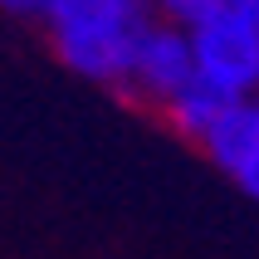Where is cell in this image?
I'll return each mask as SVG.
<instances>
[{"mask_svg":"<svg viewBox=\"0 0 259 259\" xmlns=\"http://www.w3.org/2000/svg\"><path fill=\"white\" fill-rule=\"evenodd\" d=\"M54 54L93 83H127L132 54L152 20V0H54L44 10Z\"/></svg>","mask_w":259,"mask_h":259,"instance_id":"obj_1","label":"cell"},{"mask_svg":"<svg viewBox=\"0 0 259 259\" xmlns=\"http://www.w3.org/2000/svg\"><path fill=\"white\" fill-rule=\"evenodd\" d=\"M191 49H196V78L215 83L235 103H254L259 93V15L220 5L191 25Z\"/></svg>","mask_w":259,"mask_h":259,"instance_id":"obj_2","label":"cell"},{"mask_svg":"<svg viewBox=\"0 0 259 259\" xmlns=\"http://www.w3.org/2000/svg\"><path fill=\"white\" fill-rule=\"evenodd\" d=\"M196 83V49H191V29L181 25H152L137 44V54H132V69H127V83L132 98H147L166 108V103L181 93V88Z\"/></svg>","mask_w":259,"mask_h":259,"instance_id":"obj_3","label":"cell"},{"mask_svg":"<svg viewBox=\"0 0 259 259\" xmlns=\"http://www.w3.org/2000/svg\"><path fill=\"white\" fill-rule=\"evenodd\" d=\"M230 108H235V98H230V93H220L215 83L196 78V83H191V88H181V93H176V98L166 103L161 113H166V122H171V127L181 132L186 142H205V137L220 127V117L230 113Z\"/></svg>","mask_w":259,"mask_h":259,"instance_id":"obj_4","label":"cell"},{"mask_svg":"<svg viewBox=\"0 0 259 259\" xmlns=\"http://www.w3.org/2000/svg\"><path fill=\"white\" fill-rule=\"evenodd\" d=\"M161 10V20L166 25H181V29H191V25H201L205 15H215L225 0H152Z\"/></svg>","mask_w":259,"mask_h":259,"instance_id":"obj_5","label":"cell"},{"mask_svg":"<svg viewBox=\"0 0 259 259\" xmlns=\"http://www.w3.org/2000/svg\"><path fill=\"white\" fill-rule=\"evenodd\" d=\"M254 127H259V98H254ZM235 181H240V191H245V196H254V201H259V157L249 161V166L235 176Z\"/></svg>","mask_w":259,"mask_h":259,"instance_id":"obj_6","label":"cell"},{"mask_svg":"<svg viewBox=\"0 0 259 259\" xmlns=\"http://www.w3.org/2000/svg\"><path fill=\"white\" fill-rule=\"evenodd\" d=\"M54 5V0H0V10H10V15H44Z\"/></svg>","mask_w":259,"mask_h":259,"instance_id":"obj_7","label":"cell"},{"mask_svg":"<svg viewBox=\"0 0 259 259\" xmlns=\"http://www.w3.org/2000/svg\"><path fill=\"white\" fill-rule=\"evenodd\" d=\"M225 5H235V10H249V15H259V0H225Z\"/></svg>","mask_w":259,"mask_h":259,"instance_id":"obj_8","label":"cell"}]
</instances>
